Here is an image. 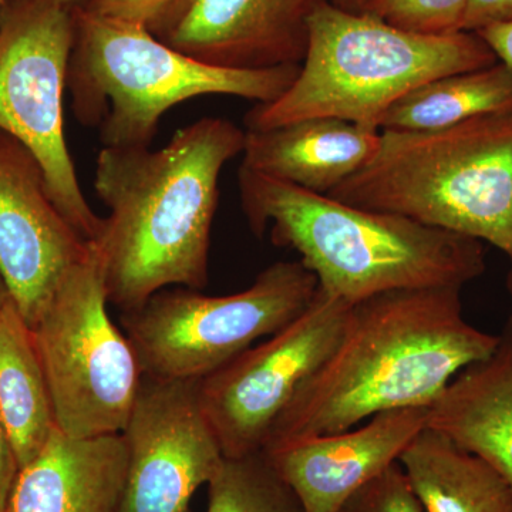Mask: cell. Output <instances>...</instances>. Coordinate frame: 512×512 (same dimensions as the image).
Segmentation results:
<instances>
[{
    "instance_id": "7c38bea8",
    "label": "cell",
    "mask_w": 512,
    "mask_h": 512,
    "mask_svg": "<svg viewBox=\"0 0 512 512\" xmlns=\"http://www.w3.org/2000/svg\"><path fill=\"white\" fill-rule=\"evenodd\" d=\"M90 249L56 207L33 154L0 131V272L30 328Z\"/></svg>"
},
{
    "instance_id": "e0dca14e",
    "label": "cell",
    "mask_w": 512,
    "mask_h": 512,
    "mask_svg": "<svg viewBox=\"0 0 512 512\" xmlns=\"http://www.w3.org/2000/svg\"><path fill=\"white\" fill-rule=\"evenodd\" d=\"M427 427L484 458L512 488V315L493 353L461 370L431 404Z\"/></svg>"
},
{
    "instance_id": "ffe728a7",
    "label": "cell",
    "mask_w": 512,
    "mask_h": 512,
    "mask_svg": "<svg viewBox=\"0 0 512 512\" xmlns=\"http://www.w3.org/2000/svg\"><path fill=\"white\" fill-rule=\"evenodd\" d=\"M512 111V74L503 63L420 84L389 107L380 131H436Z\"/></svg>"
},
{
    "instance_id": "cb8c5ba5",
    "label": "cell",
    "mask_w": 512,
    "mask_h": 512,
    "mask_svg": "<svg viewBox=\"0 0 512 512\" xmlns=\"http://www.w3.org/2000/svg\"><path fill=\"white\" fill-rule=\"evenodd\" d=\"M339 512H424L403 468L394 463L346 501Z\"/></svg>"
},
{
    "instance_id": "f546056e",
    "label": "cell",
    "mask_w": 512,
    "mask_h": 512,
    "mask_svg": "<svg viewBox=\"0 0 512 512\" xmlns=\"http://www.w3.org/2000/svg\"><path fill=\"white\" fill-rule=\"evenodd\" d=\"M59 2H62L63 5L67 6V8L76 10V9L84 8V6H86L87 3L90 2V0H59Z\"/></svg>"
},
{
    "instance_id": "d6986e66",
    "label": "cell",
    "mask_w": 512,
    "mask_h": 512,
    "mask_svg": "<svg viewBox=\"0 0 512 512\" xmlns=\"http://www.w3.org/2000/svg\"><path fill=\"white\" fill-rule=\"evenodd\" d=\"M0 416L19 468L42 451L57 427L33 330L12 299L0 311Z\"/></svg>"
},
{
    "instance_id": "44dd1931",
    "label": "cell",
    "mask_w": 512,
    "mask_h": 512,
    "mask_svg": "<svg viewBox=\"0 0 512 512\" xmlns=\"http://www.w3.org/2000/svg\"><path fill=\"white\" fill-rule=\"evenodd\" d=\"M207 512H303L265 453L224 458L208 483Z\"/></svg>"
},
{
    "instance_id": "5bb4252c",
    "label": "cell",
    "mask_w": 512,
    "mask_h": 512,
    "mask_svg": "<svg viewBox=\"0 0 512 512\" xmlns=\"http://www.w3.org/2000/svg\"><path fill=\"white\" fill-rule=\"evenodd\" d=\"M330 0H197L164 43L232 70L301 66L313 13Z\"/></svg>"
},
{
    "instance_id": "83f0119b",
    "label": "cell",
    "mask_w": 512,
    "mask_h": 512,
    "mask_svg": "<svg viewBox=\"0 0 512 512\" xmlns=\"http://www.w3.org/2000/svg\"><path fill=\"white\" fill-rule=\"evenodd\" d=\"M373 0H330L336 8L352 13H365Z\"/></svg>"
},
{
    "instance_id": "52a82bcc",
    "label": "cell",
    "mask_w": 512,
    "mask_h": 512,
    "mask_svg": "<svg viewBox=\"0 0 512 512\" xmlns=\"http://www.w3.org/2000/svg\"><path fill=\"white\" fill-rule=\"evenodd\" d=\"M318 292L301 261H279L244 291L224 296L194 289L160 291L124 313L127 338L144 377L202 380L298 318Z\"/></svg>"
},
{
    "instance_id": "9a60e30c",
    "label": "cell",
    "mask_w": 512,
    "mask_h": 512,
    "mask_svg": "<svg viewBox=\"0 0 512 512\" xmlns=\"http://www.w3.org/2000/svg\"><path fill=\"white\" fill-rule=\"evenodd\" d=\"M127 458L123 433L74 439L56 427L19 468L3 512H119Z\"/></svg>"
},
{
    "instance_id": "30bf717a",
    "label": "cell",
    "mask_w": 512,
    "mask_h": 512,
    "mask_svg": "<svg viewBox=\"0 0 512 512\" xmlns=\"http://www.w3.org/2000/svg\"><path fill=\"white\" fill-rule=\"evenodd\" d=\"M350 306L318 288L284 329L200 380L202 410L224 457L264 453L286 407L335 349Z\"/></svg>"
},
{
    "instance_id": "603a6c76",
    "label": "cell",
    "mask_w": 512,
    "mask_h": 512,
    "mask_svg": "<svg viewBox=\"0 0 512 512\" xmlns=\"http://www.w3.org/2000/svg\"><path fill=\"white\" fill-rule=\"evenodd\" d=\"M195 3L197 0H90L83 9L136 25L164 42L187 19Z\"/></svg>"
},
{
    "instance_id": "3957f363",
    "label": "cell",
    "mask_w": 512,
    "mask_h": 512,
    "mask_svg": "<svg viewBox=\"0 0 512 512\" xmlns=\"http://www.w3.org/2000/svg\"><path fill=\"white\" fill-rule=\"evenodd\" d=\"M256 237L298 252L318 288L349 305L403 289L460 288L484 274V242L402 215L366 210L239 167Z\"/></svg>"
},
{
    "instance_id": "ba28073f",
    "label": "cell",
    "mask_w": 512,
    "mask_h": 512,
    "mask_svg": "<svg viewBox=\"0 0 512 512\" xmlns=\"http://www.w3.org/2000/svg\"><path fill=\"white\" fill-rule=\"evenodd\" d=\"M107 305L92 245L32 328L57 429L74 439L123 433L143 382L136 350Z\"/></svg>"
},
{
    "instance_id": "8992f818",
    "label": "cell",
    "mask_w": 512,
    "mask_h": 512,
    "mask_svg": "<svg viewBox=\"0 0 512 512\" xmlns=\"http://www.w3.org/2000/svg\"><path fill=\"white\" fill-rule=\"evenodd\" d=\"M301 66L232 70L178 52L130 23L74 10L66 89L74 117L103 147H151L168 110L201 96L281 97Z\"/></svg>"
},
{
    "instance_id": "2e32d148",
    "label": "cell",
    "mask_w": 512,
    "mask_h": 512,
    "mask_svg": "<svg viewBox=\"0 0 512 512\" xmlns=\"http://www.w3.org/2000/svg\"><path fill=\"white\" fill-rule=\"evenodd\" d=\"M380 130L315 117L269 130H245L241 167L329 195L376 156Z\"/></svg>"
},
{
    "instance_id": "1f68e13d",
    "label": "cell",
    "mask_w": 512,
    "mask_h": 512,
    "mask_svg": "<svg viewBox=\"0 0 512 512\" xmlns=\"http://www.w3.org/2000/svg\"><path fill=\"white\" fill-rule=\"evenodd\" d=\"M10 2V0H0V8H2L3 5H5V3H8Z\"/></svg>"
},
{
    "instance_id": "f1b7e54d",
    "label": "cell",
    "mask_w": 512,
    "mask_h": 512,
    "mask_svg": "<svg viewBox=\"0 0 512 512\" xmlns=\"http://www.w3.org/2000/svg\"><path fill=\"white\" fill-rule=\"evenodd\" d=\"M10 299L8 286L5 284V279H3L2 272H0V311H2L3 306L6 305Z\"/></svg>"
},
{
    "instance_id": "4dcf8cb0",
    "label": "cell",
    "mask_w": 512,
    "mask_h": 512,
    "mask_svg": "<svg viewBox=\"0 0 512 512\" xmlns=\"http://www.w3.org/2000/svg\"><path fill=\"white\" fill-rule=\"evenodd\" d=\"M510 259H511V265H510V271H508V276H507V288H508V291H510L511 296H512V255L510 256Z\"/></svg>"
},
{
    "instance_id": "4316f807",
    "label": "cell",
    "mask_w": 512,
    "mask_h": 512,
    "mask_svg": "<svg viewBox=\"0 0 512 512\" xmlns=\"http://www.w3.org/2000/svg\"><path fill=\"white\" fill-rule=\"evenodd\" d=\"M477 35L490 46L498 62L503 63L512 74V22L490 26L477 32Z\"/></svg>"
},
{
    "instance_id": "7402d4cb",
    "label": "cell",
    "mask_w": 512,
    "mask_h": 512,
    "mask_svg": "<svg viewBox=\"0 0 512 512\" xmlns=\"http://www.w3.org/2000/svg\"><path fill=\"white\" fill-rule=\"evenodd\" d=\"M468 0H373L365 13L407 30L427 36L463 32Z\"/></svg>"
},
{
    "instance_id": "ac0fdd59",
    "label": "cell",
    "mask_w": 512,
    "mask_h": 512,
    "mask_svg": "<svg viewBox=\"0 0 512 512\" xmlns=\"http://www.w3.org/2000/svg\"><path fill=\"white\" fill-rule=\"evenodd\" d=\"M397 463L424 512H512L507 480L440 431H420Z\"/></svg>"
},
{
    "instance_id": "7a4b0ae2",
    "label": "cell",
    "mask_w": 512,
    "mask_h": 512,
    "mask_svg": "<svg viewBox=\"0 0 512 512\" xmlns=\"http://www.w3.org/2000/svg\"><path fill=\"white\" fill-rule=\"evenodd\" d=\"M497 343L498 335L464 318L460 288L403 289L355 303L335 349L286 407L264 453L389 410L430 407Z\"/></svg>"
},
{
    "instance_id": "5b68a950",
    "label": "cell",
    "mask_w": 512,
    "mask_h": 512,
    "mask_svg": "<svg viewBox=\"0 0 512 512\" xmlns=\"http://www.w3.org/2000/svg\"><path fill=\"white\" fill-rule=\"evenodd\" d=\"M329 197L512 255V111L436 131H380L376 156Z\"/></svg>"
},
{
    "instance_id": "6da1fadb",
    "label": "cell",
    "mask_w": 512,
    "mask_h": 512,
    "mask_svg": "<svg viewBox=\"0 0 512 512\" xmlns=\"http://www.w3.org/2000/svg\"><path fill=\"white\" fill-rule=\"evenodd\" d=\"M244 147L234 121L205 117L158 150L101 148L94 190L109 215L92 245L109 303L128 313L167 286H207L220 175Z\"/></svg>"
},
{
    "instance_id": "8fae6325",
    "label": "cell",
    "mask_w": 512,
    "mask_h": 512,
    "mask_svg": "<svg viewBox=\"0 0 512 512\" xmlns=\"http://www.w3.org/2000/svg\"><path fill=\"white\" fill-rule=\"evenodd\" d=\"M123 436L128 458L119 512H188L225 458L202 410L200 380L143 377Z\"/></svg>"
},
{
    "instance_id": "d4e9b609",
    "label": "cell",
    "mask_w": 512,
    "mask_h": 512,
    "mask_svg": "<svg viewBox=\"0 0 512 512\" xmlns=\"http://www.w3.org/2000/svg\"><path fill=\"white\" fill-rule=\"evenodd\" d=\"M512 22V0H468L463 32L477 33L490 26Z\"/></svg>"
},
{
    "instance_id": "484cf974",
    "label": "cell",
    "mask_w": 512,
    "mask_h": 512,
    "mask_svg": "<svg viewBox=\"0 0 512 512\" xmlns=\"http://www.w3.org/2000/svg\"><path fill=\"white\" fill-rule=\"evenodd\" d=\"M18 471L19 466L15 450H13L8 430H6L2 416H0V512L5 511L10 488H12Z\"/></svg>"
},
{
    "instance_id": "9c48e42d",
    "label": "cell",
    "mask_w": 512,
    "mask_h": 512,
    "mask_svg": "<svg viewBox=\"0 0 512 512\" xmlns=\"http://www.w3.org/2000/svg\"><path fill=\"white\" fill-rule=\"evenodd\" d=\"M74 10L59 0H10L0 8V131L28 148L50 197L84 241L101 221L84 197L63 128Z\"/></svg>"
},
{
    "instance_id": "277c9868",
    "label": "cell",
    "mask_w": 512,
    "mask_h": 512,
    "mask_svg": "<svg viewBox=\"0 0 512 512\" xmlns=\"http://www.w3.org/2000/svg\"><path fill=\"white\" fill-rule=\"evenodd\" d=\"M498 63L477 33L427 36L369 13L328 2L309 22V42L295 82L281 97L255 104L245 130L333 117L379 130L384 111L420 84Z\"/></svg>"
},
{
    "instance_id": "4fadbf2b",
    "label": "cell",
    "mask_w": 512,
    "mask_h": 512,
    "mask_svg": "<svg viewBox=\"0 0 512 512\" xmlns=\"http://www.w3.org/2000/svg\"><path fill=\"white\" fill-rule=\"evenodd\" d=\"M427 420L429 407L389 410L363 426L289 441L265 454L303 512H339L360 488L399 461Z\"/></svg>"
}]
</instances>
